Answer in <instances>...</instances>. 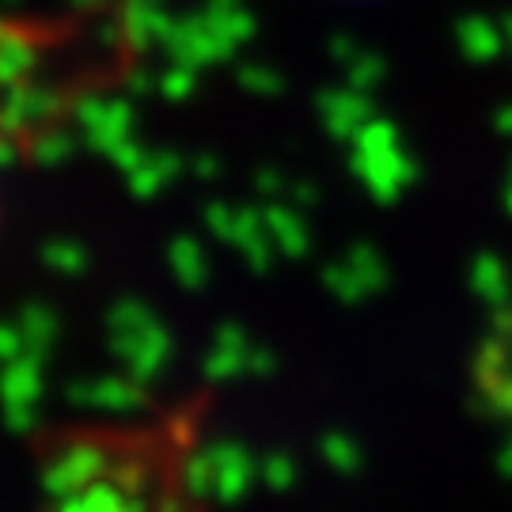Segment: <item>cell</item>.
<instances>
[{
  "label": "cell",
  "instance_id": "obj_16",
  "mask_svg": "<svg viewBox=\"0 0 512 512\" xmlns=\"http://www.w3.org/2000/svg\"><path fill=\"white\" fill-rule=\"evenodd\" d=\"M179 486L190 501H209V459L205 448H194L179 467Z\"/></svg>",
  "mask_w": 512,
  "mask_h": 512
},
{
  "label": "cell",
  "instance_id": "obj_18",
  "mask_svg": "<svg viewBox=\"0 0 512 512\" xmlns=\"http://www.w3.org/2000/svg\"><path fill=\"white\" fill-rule=\"evenodd\" d=\"M19 357H27L23 330H19L16 319H0V365H12Z\"/></svg>",
  "mask_w": 512,
  "mask_h": 512
},
{
  "label": "cell",
  "instance_id": "obj_12",
  "mask_svg": "<svg viewBox=\"0 0 512 512\" xmlns=\"http://www.w3.org/2000/svg\"><path fill=\"white\" fill-rule=\"evenodd\" d=\"M319 456L327 463L330 471H338V475H357L361 467H365V452H361V444L342 433V429H330L319 437Z\"/></svg>",
  "mask_w": 512,
  "mask_h": 512
},
{
  "label": "cell",
  "instance_id": "obj_7",
  "mask_svg": "<svg viewBox=\"0 0 512 512\" xmlns=\"http://www.w3.org/2000/svg\"><path fill=\"white\" fill-rule=\"evenodd\" d=\"M387 285L384 262L372 255L368 247H353L346 258L330 262L323 270V289L342 304H365L368 296H376Z\"/></svg>",
  "mask_w": 512,
  "mask_h": 512
},
{
  "label": "cell",
  "instance_id": "obj_14",
  "mask_svg": "<svg viewBox=\"0 0 512 512\" xmlns=\"http://www.w3.org/2000/svg\"><path fill=\"white\" fill-rule=\"evenodd\" d=\"M107 478L114 482V486H122L126 494H133V497H148V490H152V467H148L141 456L114 459Z\"/></svg>",
  "mask_w": 512,
  "mask_h": 512
},
{
  "label": "cell",
  "instance_id": "obj_10",
  "mask_svg": "<svg viewBox=\"0 0 512 512\" xmlns=\"http://www.w3.org/2000/svg\"><path fill=\"white\" fill-rule=\"evenodd\" d=\"M57 512H148V505L145 497L126 494L122 486H114L110 478H103V482L80 490L69 501H57Z\"/></svg>",
  "mask_w": 512,
  "mask_h": 512
},
{
  "label": "cell",
  "instance_id": "obj_17",
  "mask_svg": "<svg viewBox=\"0 0 512 512\" xmlns=\"http://www.w3.org/2000/svg\"><path fill=\"white\" fill-rule=\"evenodd\" d=\"M270 232H274L281 255L300 258L308 251V228L296 217H289V213H274V217H270Z\"/></svg>",
  "mask_w": 512,
  "mask_h": 512
},
{
  "label": "cell",
  "instance_id": "obj_8",
  "mask_svg": "<svg viewBox=\"0 0 512 512\" xmlns=\"http://www.w3.org/2000/svg\"><path fill=\"white\" fill-rule=\"evenodd\" d=\"M251 334L239 327V323H224L217 327L213 334V342L205 349L202 357V372L209 384H232L239 376H247V368H251Z\"/></svg>",
  "mask_w": 512,
  "mask_h": 512
},
{
  "label": "cell",
  "instance_id": "obj_3",
  "mask_svg": "<svg viewBox=\"0 0 512 512\" xmlns=\"http://www.w3.org/2000/svg\"><path fill=\"white\" fill-rule=\"evenodd\" d=\"M110 463L114 459H110L107 444L76 437L69 444H61L54 456L46 459V467H42V490L54 497V501H69L80 490L103 482L110 475Z\"/></svg>",
  "mask_w": 512,
  "mask_h": 512
},
{
  "label": "cell",
  "instance_id": "obj_21",
  "mask_svg": "<svg viewBox=\"0 0 512 512\" xmlns=\"http://www.w3.org/2000/svg\"><path fill=\"white\" fill-rule=\"evenodd\" d=\"M0 107H4V103H0ZM0 133H4V126H0Z\"/></svg>",
  "mask_w": 512,
  "mask_h": 512
},
{
  "label": "cell",
  "instance_id": "obj_11",
  "mask_svg": "<svg viewBox=\"0 0 512 512\" xmlns=\"http://www.w3.org/2000/svg\"><path fill=\"white\" fill-rule=\"evenodd\" d=\"M167 266H171V277L190 293L209 285V258H205L202 243H194V239H175L167 251Z\"/></svg>",
  "mask_w": 512,
  "mask_h": 512
},
{
  "label": "cell",
  "instance_id": "obj_2",
  "mask_svg": "<svg viewBox=\"0 0 512 512\" xmlns=\"http://www.w3.org/2000/svg\"><path fill=\"white\" fill-rule=\"evenodd\" d=\"M475 387L490 414L512 421V296L497 308L494 327L475 353Z\"/></svg>",
  "mask_w": 512,
  "mask_h": 512
},
{
  "label": "cell",
  "instance_id": "obj_20",
  "mask_svg": "<svg viewBox=\"0 0 512 512\" xmlns=\"http://www.w3.org/2000/svg\"><path fill=\"white\" fill-rule=\"evenodd\" d=\"M156 512H186V505L179 501V497L160 494V497H156Z\"/></svg>",
  "mask_w": 512,
  "mask_h": 512
},
{
  "label": "cell",
  "instance_id": "obj_6",
  "mask_svg": "<svg viewBox=\"0 0 512 512\" xmlns=\"http://www.w3.org/2000/svg\"><path fill=\"white\" fill-rule=\"evenodd\" d=\"M65 399L73 406L95 410V414H137L145 410L148 384L133 380V376H88V380H73L65 387Z\"/></svg>",
  "mask_w": 512,
  "mask_h": 512
},
{
  "label": "cell",
  "instance_id": "obj_9",
  "mask_svg": "<svg viewBox=\"0 0 512 512\" xmlns=\"http://www.w3.org/2000/svg\"><path fill=\"white\" fill-rule=\"evenodd\" d=\"M23 330V346H27V357H38V361H50L57 338H61V319L50 304H38V300H27L23 308L12 315Z\"/></svg>",
  "mask_w": 512,
  "mask_h": 512
},
{
  "label": "cell",
  "instance_id": "obj_13",
  "mask_svg": "<svg viewBox=\"0 0 512 512\" xmlns=\"http://www.w3.org/2000/svg\"><path fill=\"white\" fill-rule=\"evenodd\" d=\"M300 478V463L289 452H270V456L258 459V482L274 494H289Z\"/></svg>",
  "mask_w": 512,
  "mask_h": 512
},
{
  "label": "cell",
  "instance_id": "obj_4",
  "mask_svg": "<svg viewBox=\"0 0 512 512\" xmlns=\"http://www.w3.org/2000/svg\"><path fill=\"white\" fill-rule=\"evenodd\" d=\"M46 395V361L19 357L12 365H0V414L8 433H35L38 403Z\"/></svg>",
  "mask_w": 512,
  "mask_h": 512
},
{
  "label": "cell",
  "instance_id": "obj_15",
  "mask_svg": "<svg viewBox=\"0 0 512 512\" xmlns=\"http://www.w3.org/2000/svg\"><path fill=\"white\" fill-rule=\"evenodd\" d=\"M42 262L61 277H80L88 274V255H84V247H76V243H65V239H54V243H46L42 247Z\"/></svg>",
  "mask_w": 512,
  "mask_h": 512
},
{
  "label": "cell",
  "instance_id": "obj_19",
  "mask_svg": "<svg viewBox=\"0 0 512 512\" xmlns=\"http://www.w3.org/2000/svg\"><path fill=\"white\" fill-rule=\"evenodd\" d=\"M277 372V353L270 346H258L251 349V368H247V376H255V380H262V376H274Z\"/></svg>",
  "mask_w": 512,
  "mask_h": 512
},
{
  "label": "cell",
  "instance_id": "obj_1",
  "mask_svg": "<svg viewBox=\"0 0 512 512\" xmlns=\"http://www.w3.org/2000/svg\"><path fill=\"white\" fill-rule=\"evenodd\" d=\"M107 346L122 361L126 376L141 380V384L160 380L175 357V342H171L167 323L156 315V308H148L137 296H122L110 304Z\"/></svg>",
  "mask_w": 512,
  "mask_h": 512
},
{
  "label": "cell",
  "instance_id": "obj_5",
  "mask_svg": "<svg viewBox=\"0 0 512 512\" xmlns=\"http://www.w3.org/2000/svg\"><path fill=\"white\" fill-rule=\"evenodd\" d=\"M209 459V501L220 509H232L255 490L258 459L247 444L239 440H209L202 444Z\"/></svg>",
  "mask_w": 512,
  "mask_h": 512
}]
</instances>
